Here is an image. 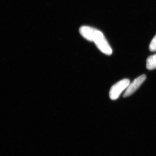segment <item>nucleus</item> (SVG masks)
Masks as SVG:
<instances>
[{
	"label": "nucleus",
	"mask_w": 156,
	"mask_h": 156,
	"mask_svg": "<svg viewBox=\"0 0 156 156\" xmlns=\"http://www.w3.org/2000/svg\"><path fill=\"white\" fill-rule=\"evenodd\" d=\"M92 42L95 43L98 49L104 54L111 55L112 53V48L103 34L100 31L95 29Z\"/></svg>",
	"instance_id": "f257e3e1"
},
{
	"label": "nucleus",
	"mask_w": 156,
	"mask_h": 156,
	"mask_svg": "<svg viewBox=\"0 0 156 156\" xmlns=\"http://www.w3.org/2000/svg\"><path fill=\"white\" fill-rule=\"evenodd\" d=\"M130 83V80L128 79H125L114 85L110 90V98L113 100L118 99L122 92L128 88Z\"/></svg>",
	"instance_id": "f03ea898"
},
{
	"label": "nucleus",
	"mask_w": 156,
	"mask_h": 156,
	"mask_svg": "<svg viewBox=\"0 0 156 156\" xmlns=\"http://www.w3.org/2000/svg\"><path fill=\"white\" fill-rule=\"evenodd\" d=\"M146 79V76L145 75H142L135 79L131 84H129L123 95V97L126 98L133 94L137 89H139L140 86L145 81Z\"/></svg>",
	"instance_id": "7ed1b4c3"
},
{
	"label": "nucleus",
	"mask_w": 156,
	"mask_h": 156,
	"mask_svg": "<svg viewBox=\"0 0 156 156\" xmlns=\"http://www.w3.org/2000/svg\"><path fill=\"white\" fill-rule=\"evenodd\" d=\"M95 29L88 26H83L80 28L81 34L89 41L92 42Z\"/></svg>",
	"instance_id": "20e7f679"
},
{
	"label": "nucleus",
	"mask_w": 156,
	"mask_h": 156,
	"mask_svg": "<svg viewBox=\"0 0 156 156\" xmlns=\"http://www.w3.org/2000/svg\"><path fill=\"white\" fill-rule=\"evenodd\" d=\"M146 67L148 70L156 69V54L150 56L147 59Z\"/></svg>",
	"instance_id": "39448f33"
},
{
	"label": "nucleus",
	"mask_w": 156,
	"mask_h": 156,
	"mask_svg": "<svg viewBox=\"0 0 156 156\" xmlns=\"http://www.w3.org/2000/svg\"><path fill=\"white\" fill-rule=\"evenodd\" d=\"M149 49L151 52L156 51V34L150 44Z\"/></svg>",
	"instance_id": "423d86ee"
}]
</instances>
